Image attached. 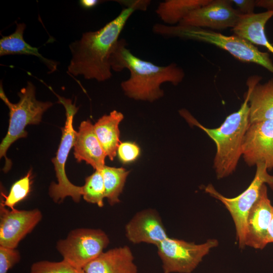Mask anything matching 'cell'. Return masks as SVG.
Returning <instances> with one entry per match:
<instances>
[{
  "label": "cell",
  "instance_id": "obj_1",
  "mask_svg": "<svg viewBox=\"0 0 273 273\" xmlns=\"http://www.w3.org/2000/svg\"><path fill=\"white\" fill-rule=\"evenodd\" d=\"M125 6L119 15L102 28L84 33L69 45L72 58L68 72L86 79L104 81L112 74L110 58L127 21L136 11H146L150 1H122Z\"/></svg>",
  "mask_w": 273,
  "mask_h": 273
},
{
  "label": "cell",
  "instance_id": "obj_2",
  "mask_svg": "<svg viewBox=\"0 0 273 273\" xmlns=\"http://www.w3.org/2000/svg\"><path fill=\"white\" fill-rule=\"evenodd\" d=\"M124 39H119L110 58L111 69L120 72L124 69L130 77L121 83L124 94L135 100L153 102L164 96L161 85L166 82L174 85L180 83L185 76L184 70L175 63L159 66L133 55L126 48Z\"/></svg>",
  "mask_w": 273,
  "mask_h": 273
},
{
  "label": "cell",
  "instance_id": "obj_3",
  "mask_svg": "<svg viewBox=\"0 0 273 273\" xmlns=\"http://www.w3.org/2000/svg\"><path fill=\"white\" fill-rule=\"evenodd\" d=\"M249 97L248 90L240 109L228 115L217 128H209L204 126L186 109H183L179 111L189 124L202 129L215 143L216 153L213 167L218 179L232 174L242 156V141L249 125Z\"/></svg>",
  "mask_w": 273,
  "mask_h": 273
},
{
  "label": "cell",
  "instance_id": "obj_4",
  "mask_svg": "<svg viewBox=\"0 0 273 273\" xmlns=\"http://www.w3.org/2000/svg\"><path fill=\"white\" fill-rule=\"evenodd\" d=\"M152 30L164 37H177L212 44L242 62L258 64L273 73V63L269 54L260 51L252 43L237 35L227 36L209 29L179 25L156 24Z\"/></svg>",
  "mask_w": 273,
  "mask_h": 273
},
{
  "label": "cell",
  "instance_id": "obj_5",
  "mask_svg": "<svg viewBox=\"0 0 273 273\" xmlns=\"http://www.w3.org/2000/svg\"><path fill=\"white\" fill-rule=\"evenodd\" d=\"M19 101L11 103L6 96L2 83L0 87V98L8 107L10 119L8 130L0 145V157H4L6 164L3 168L7 172L11 167V162L6 156L10 146L19 139L26 137L27 132L25 128L29 124H37L41 121L43 113L52 105L50 102H41L35 97V87L31 82L18 93Z\"/></svg>",
  "mask_w": 273,
  "mask_h": 273
},
{
  "label": "cell",
  "instance_id": "obj_6",
  "mask_svg": "<svg viewBox=\"0 0 273 273\" xmlns=\"http://www.w3.org/2000/svg\"><path fill=\"white\" fill-rule=\"evenodd\" d=\"M256 166L255 175L251 183L237 197H225L217 191L211 184L207 186L204 189L207 193L223 203L230 213L235 225L239 246L242 249L245 247L247 217L259 197L262 186L267 184L273 189V175L268 173L266 165L258 163Z\"/></svg>",
  "mask_w": 273,
  "mask_h": 273
},
{
  "label": "cell",
  "instance_id": "obj_7",
  "mask_svg": "<svg viewBox=\"0 0 273 273\" xmlns=\"http://www.w3.org/2000/svg\"><path fill=\"white\" fill-rule=\"evenodd\" d=\"M60 103L66 109V119L62 128V135L56 156L52 159L58 183H52L49 188V194L56 203H61L66 197H71L76 203L79 202L82 196V186L72 184L65 173V164L68 154L73 147L77 131L73 127V119L78 108L71 100L58 96Z\"/></svg>",
  "mask_w": 273,
  "mask_h": 273
},
{
  "label": "cell",
  "instance_id": "obj_8",
  "mask_svg": "<svg viewBox=\"0 0 273 273\" xmlns=\"http://www.w3.org/2000/svg\"><path fill=\"white\" fill-rule=\"evenodd\" d=\"M218 245L215 239L196 244L168 237L156 247L164 273H191Z\"/></svg>",
  "mask_w": 273,
  "mask_h": 273
},
{
  "label": "cell",
  "instance_id": "obj_9",
  "mask_svg": "<svg viewBox=\"0 0 273 273\" xmlns=\"http://www.w3.org/2000/svg\"><path fill=\"white\" fill-rule=\"evenodd\" d=\"M109 243L108 235L101 229L79 228L71 231L66 238L60 240L56 248L63 260L83 269L104 252Z\"/></svg>",
  "mask_w": 273,
  "mask_h": 273
},
{
  "label": "cell",
  "instance_id": "obj_10",
  "mask_svg": "<svg viewBox=\"0 0 273 273\" xmlns=\"http://www.w3.org/2000/svg\"><path fill=\"white\" fill-rule=\"evenodd\" d=\"M241 153L249 166L264 164L268 170L273 168V120L249 124L244 136Z\"/></svg>",
  "mask_w": 273,
  "mask_h": 273
},
{
  "label": "cell",
  "instance_id": "obj_11",
  "mask_svg": "<svg viewBox=\"0 0 273 273\" xmlns=\"http://www.w3.org/2000/svg\"><path fill=\"white\" fill-rule=\"evenodd\" d=\"M232 4V0H211L192 11L178 25L215 30L233 28L242 14Z\"/></svg>",
  "mask_w": 273,
  "mask_h": 273
},
{
  "label": "cell",
  "instance_id": "obj_12",
  "mask_svg": "<svg viewBox=\"0 0 273 273\" xmlns=\"http://www.w3.org/2000/svg\"><path fill=\"white\" fill-rule=\"evenodd\" d=\"M42 217L38 209H9L1 201L0 246L16 248L39 222Z\"/></svg>",
  "mask_w": 273,
  "mask_h": 273
},
{
  "label": "cell",
  "instance_id": "obj_13",
  "mask_svg": "<svg viewBox=\"0 0 273 273\" xmlns=\"http://www.w3.org/2000/svg\"><path fill=\"white\" fill-rule=\"evenodd\" d=\"M125 236L131 243H147L157 246L168 237L158 211L148 208L136 212L126 224Z\"/></svg>",
  "mask_w": 273,
  "mask_h": 273
},
{
  "label": "cell",
  "instance_id": "obj_14",
  "mask_svg": "<svg viewBox=\"0 0 273 273\" xmlns=\"http://www.w3.org/2000/svg\"><path fill=\"white\" fill-rule=\"evenodd\" d=\"M272 208L273 206L268 197L266 186L264 184L258 199L247 217L245 246L262 249L267 244V231Z\"/></svg>",
  "mask_w": 273,
  "mask_h": 273
},
{
  "label": "cell",
  "instance_id": "obj_15",
  "mask_svg": "<svg viewBox=\"0 0 273 273\" xmlns=\"http://www.w3.org/2000/svg\"><path fill=\"white\" fill-rule=\"evenodd\" d=\"M74 155L77 162L84 161L94 169L101 170L107 156L89 120L83 121L76 132L74 144Z\"/></svg>",
  "mask_w": 273,
  "mask_h": 273
},
{
  "label": "cell",
  "instance_id": "obj_16",
  "mask_svg": "<svg viewBox=\"0 0 273 273\" xmlns=\"http://www.w3.org/2000/svg\"><path fill=\"white\" fill-rule=\"evenodd\" d=\"M85 273H138V267L130 248L120 246L103 252L87 264Z\"/></svg>",
  "mask_w": 273,
  "mask_h": 273
},
{
  "label": "cell",
  "instance_id": "obj_17",
  "mask_svg": "<svg viewBox=\"0 0 273 273\" xmlns=\"http://www.w3.org/2000/svg\"><path fill=\"white\" fill-rule=\"evenodd\" d=\"M261 77L253 75L247 84L249 92V124L267 120H273V78L263 84Z\"/></svg>",
  "mask_w": 273,
  "mask_h": 273
},
{
  "label": "cell",
  "instance_id": "obj_18",
  "mask_svg": "<svg viewBox=\"0 0 273 273\" xmlns=\"http://www.w3.org/2000/svg\"><path fill=\"white\" fill-rule=\"evenodd\" d=\"M272 16L273 11L241 15L232 30L235 35L253 44L264 47L273 54V46L268 40L264 32L266 24Z\"/></svg>",
  "mask_w": 273,
  "mask_h": 273
},
{
  "label": "cell",
  "instance_id": "obj_19",
  "mask_svg": "<svg viewBox=\"0 0 273 273\" xmlns=\"http://www.w3.org/2000/svg\"><path fill=\"white\" fill-rule=\"evenodd\" d=\"M124 118L123 114L113 110L101 117L94 125L95 132L107 156L114 160L121 143L119 125Z\"/></svg>",
  "mask_w": 273,
  "mask_h": 273
},
{
  "label": "cell",
  "instance_id": "obj_20",
  "mask_svg": "<svg viewBox=\"0 0 273 273\" xmlns=\"http://www.w3.org/2000/svg\"><path fill=\"white\" fill-rule=\"evenodd\" d=\"M26 25L17 23L15 31L8 36H3L0 40V56L9 55H32L38 57L52 73L57 69L58 62L44 57L37 48L33 47L25 41L23 38Z\"/></svg>",
  "mask_w": 273,
  "mask_h": 273
},
{
  "label": "cell",
  "instance_id": "obj_21",
  "mask_svg": "<svg viewBox=\"0 0 273 273\" xmlns=\"http://www.w3.org/2000/svg\"><path fill=\"white\" fill-rule=\"evenodd\" d=\"M211 0H166L158 5L156 13L169 26L179 23L192 11L209 4Z\"/></svg>",
  "mask_w": 273,
  "mask_h": 273
},
{
  "label": "cell",
  "instance_id": "obj_22",
  "mask_svg": "<svg viewBox=\"0 0 273 273\" xmlns=\"http://www.w3.org/2000/svg\"><path fill=\"white\" fill-rule=\"evenodd\" d=\"M104 180L105 198L111 206L119 203L129 171L123 167H114L105 165L100 170Z\"/></svg>",
  "mask_w": 273,
  "mask_h": 273
},
{
  "label": "cell",
  "instance_id": "obj_23",
  "mask_svg": "<svg viewBox=\"0 0 273 273\" xmlns=\"http://www.w3.org/2000/svg\"><path fill=\"white\" fill-rule=\"evenodd\" d=\"M82 196L87 202L96 204L99 207L104 206L105 189L100 170H96L86 177L85 184L82 186Z\"/></svg>",
  "mask_w": 273,
  "mask_h": 273
},
{
  "label": "cell",
  "instance_id": "obj_24",
  "mask_svg": "<svg viewBox=\"0 0 273 273\" xmlns=\"http://www.w3.org/2000/svg\"><path fill=\"white\" fill-rule=\"evenodd\" d=\"M31 170L27 174L14 183L8 195L1 191V201L9 209H15L17 204L25 199L31 190Z\"/></svg>",
  "mask_w": 273,
  "mask_h": 273
},
{
  "label": "cell",
  "instance_id": "obj_25",
  "mask_svg": "<svg viewBox=\"0 0 273 273\" xmlns=\"http://www.w3.org/2000/svg\"><path fill=\"white\" fill-rule=\"evenodd\" d=\"M30 273H85L82 268H77L66 261H50L42 260L33 263Z\"/></svg>",
  "mask_w": 273,
  "mask_h": 273
},
{
  "label": "cell",
  "instance_id": "obj_26",
  "mask_svg": "<svg viewBox=\"0 0 273 273\" xmlns=\"http://www.w3.org/2000/svg\"><path fill=\"white\" fill-rule=\"evenodd\" d=\"M20 259V252L16 248L0 246V273H8Z\"/></svg>",
  "mask_w": 273,
  "mask_h": 273
},
{
  "label": "cell",
  "instance_id": "obj_27",
  "mask_svg": "<svg viewBox=\"0 0 273 273\" xmlns=\"http://www.w3.org/2000/svg\"><path fill=\"white\" fill-rule=\"evenodd\" d=\"M119 160L123 163H128L135 161L140 154V148L133 142L121 143L117 152Z\"/></svg>",
  "mask_w": 273,
  "mask_h": 273
},
{
  "label": "cell",
  "instance_id": "obj_28",
  "mask_svg": "<svg viewBox=\"0 0 273 273\" xmlns=\"http://www.w3.org/2000/svg\"><path fill=\"white\" fill-rule=\"evenodd\" d=\"M238 8V10L242 15H250L254 13L256 7V1L254 0H232Z\"/></svg>",
  "mask_w": 273,
  "mask_h": 273
},
{
  "label": "cell",
  "instance_id": "obj_29",
  "mask_svg": "<svg viewBox=\"0 0 273 273\" xmlns=\"http://www.w3.org/2000/svg\"><path fill=\"white\" fill-rule=\"evenodd\" d=\"M256 7L266 9L267 11H273V0H257Z\"/></svg>",
  "mask_w": 273,
  "mask_h": 273
},
{
  "label": "cell",
  "instance_id": "obj_30",
  "mask_svg": "<svg viewBox=\"0 0 273 273\" xmlns=\"http://www.w3.org/2000/svg\"><path fill=\"white\" fill-rule=\"evenodd\" d=\"M267 244L269 243H273V208L272 211L271 217L267 231Z\"/></svg>",
  "mask_w": 273,
  "mask_h": 273
},
{
  "label": "cell",
  "instance_id": "obj_31",
  "mask_svg": "<svg viewBox=\"0 0 273 273\" xmlns=\"http://www.w3.org/2000/svg\"><path fill=\"white\" fill-rule=\"evenodd\" d=\"M99 3L97 0H81L80 3L81 6L85 8H92L96 6Z\"/></svg>",
  "mask_w": 273,
  "mask_h": 273
}]
</instances>
